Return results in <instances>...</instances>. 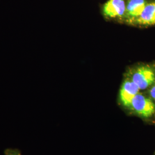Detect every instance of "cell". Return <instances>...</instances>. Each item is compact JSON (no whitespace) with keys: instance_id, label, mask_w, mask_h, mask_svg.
<instances>
[{"instance_id":"cell-1","label":"cell","mask_w":155,"mask_h":155,"mask_svg":"<svg viewBox=\"0 0 155 155\" xmlns=\"http://www.w3.org/2000/svg\"><path fill=\"white\" fill-rule=\"evenodd\" d=\"M130 107L135 113L146 118L152 116L155 112V105L153 102L139 93L134 97Z\"/></svg>"},{"instance_id":"cell-7","label":"cell","mask_w":155,"mask_h":155,"mask_svg":"<svg viewBox=\"0 0 155 155\" xmlns=\"http://www.w3.org/2000/svg\"><path fill=\"white\" fill-rule=\"evenodd\" d=\"M5 155H21L17 150H9L6 152Z\"/></svg>"},{"instance_id":"cell-2","label":"cell","mask_w":155,"mask_h":155,"mask_svg":"<svg viewBox=\"0 0 155 155\" xmlns=\"http://www.w3.org/2000/svg\"><path fill=\"white\" fill-rule=\"evenodd\" d=\"M132 81L137 86L140 90H144L154 83L155 72L149 67H140L134 72Z\"/></svg>"},{"instance_id":"cell-5","label":"cell","mask_w":155,"mask_h":155,"mask_svg":"<svg viewBox=\"0 0 155 155\" xmlns=\"http://www.w3.org/2000/svg\"><path fill=\"white\" fill-rule=\"evenodd\" d=\"M134 21L143 25L155 24V2L147 4L143 11Z\"/></svg>"},{"instance_id":"cell-6","label":"cell","mask_w":155,"mask_h":155,"mask_svg":"<svg viewBox=\"0 0 155 155\" xmlns=\"http://www.w3.org/2000/svg\"><path fill=\"white\" fill-rule=\"evenodd\" d=\"M146 4L145 0H129L125 11L129 20L134 21L143 11Z\"/></svg>"},{"instance_id":"cell-4","label":"cell","mask_w":155,"mask_h":155,"mask_svg":"<svg viewBox=\"0 0 155 155\" xmlns=\"http://www.w3.org/2000/svg\"><path fill=\"white\" fill-rule=\"evenodd\" d=\"M126 11V4L124 0H109L104 6L105 16L110 18L122 17Z\"/></svg>"},{"instance_id":"cell-3","label":"cell","mask_w":155,"mask_h":155,"mask_svg":"<svg viewBox=\"0 0 155 155\" xmlns=\"http://www.w3.org/2000/svg\"><path fill=\"white\" fill-rule=\"evenodd\" d=\"M139 91L140 89L132 80L124 82L120 93V100L122 104L130 107L132 101L137 94H139Z\"/></svg>"},{"instance_id":"cell-8","label":"cell","mask_w":155,"mask_h":155,"mask_svg":"<svg viewBox=\"0 0 155 155\" xmlns=\"http://www.w3.org/2000/svg\"><path fill=\"white\" fill-rule=\"evenodd\" d=\"M150 93L151 97L155 100V84L151 88Z\"/></svg>"}]
</instances>
